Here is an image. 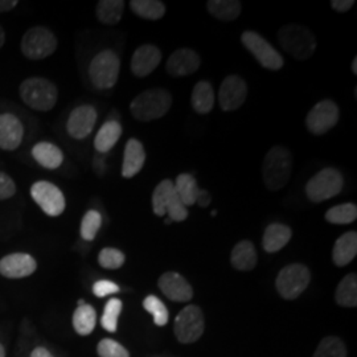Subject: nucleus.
<instances>
[{"instance_id":"obj_17","label":"nucleus","mask_w":357,"mask_h":357,"mask_svg":"<svg viewBox=\"0 0 357 357\" xmlns=\"http://www.w3.org/2000/svg\"><path fill=\"white\" fill-rule=\"evenodd\" d=\"M36 268V259L26 253H13L0 259V275L10 280L26 278L32 275Z\"/></svg>"},{"instance_id":"obj_41","label":"nucleus","mask_w":357,"mask_h":357,"mask_svg":"<svg viewBox=\"0 0 357 357\" xmlns=\"http://www.w3.org/2000/svg\"><path fill=\"white\" fill-rule=\"evenodd\" d=\"M17 191L16 183L10 175L0 171V202L10 200Z\"/></svg>"},{"instance_id":"obj_43","label":"nucleus","mask_w":357,"mask_h":357,"mask_svg":"<svg viewBox=\"0 0 357 357\" xmlns=\"http://www.w3.org/2000/svg\"><path fill=\"white\" fill-rule=\"evenodd\" d=\"M93 169L100 176H102L103 174L106 172L107 166H106V158H105L103 153H98L97 156H94V159H93Z\"/></svg>"},{"instance_id":"obj_19","label":"nucleus","mask_w":357,"mask_h":357,"mask_svg":"<svg viewBox=\"0 0 357 357\" xmlns=\"http://www.w3.org/2000/svg\"><path fill=\"white\" fill-rule=\"evenodd\" d=\"M200 64L202 59L196 52L192 51L190 48H180L169 56L166 64V70L169 76H190L192 73L197 72Z\"/></svg>"},{"instance_id":"obj_35","label":"nucleus","mask_w":357,"mask_h":357,"mask_svg":"<svg viewBox=\"0 0 357 357\" xmlns=\"http://www.w3.org/2000/svg\"><path fill=\"white\" fill-rule=\"evenodd\" d=\"M101 225H102L101 213L96 209H90L84 215L81 221V229H79L81 237L85 241H93L101 229Z\"/></svg>"},{"instance_id":"obj_12","label":"nucleus","mask_w":357,"mask_h":357,"mask_svg":"<svg viewBox=\"0 0 357 357\" xmlns=\"http://www.w3.org/2000/svg\"><path fill=\"white\" fill-rule=\"evenodd\" d=\"M243 47L250 52L257 61L270 70H280L284 61L281 53L273 48L265 38L253 31H245L241 36Z\"/></svg>"},{"instance_id":"obj_18","label":"nucleus","mask_w":357,"mask_h":357,"mask_svg":"<svg viewBox=\"0 0 357 357\" xmlns=\"http://www.w3.org/2000/svg\"><path fill=\"white\" fill-rule=\"evenodd\" d=\"M158 286H159L160 291L172 302L183 303V302H190L193 298L191 284L184 277H181L178 273H175V271L165 273L159 278Z\"/></svg>"},{"instance_id":"obj_22","label":"nucleus","mask_w":357,"mask_h":357,"mask_svg":"<svg viewBox=\"0 0 357 357\" xmlns=\"http://www.w3.org/2000/svg\"><path fill=\"white\" fill-rule=\"evenodd\" d=\"M146 162L144 147L138 139L131 138L126 143L125 153H123V166H122V176L125 178H134L142 171Z\"/></svg>"},{"instance_id":"obj_16","label":"nucleus","mask_w":357,"mask_h":357,"mask_svg":"<svg viewBox=\"0 0 357 357\" xmlns=\"http://www.w3.org/2000/svg\"><path fill=\"white\" fill-rule=\"evenodd\" d=\"M24 139V125L13 113L0 114V150L16 151Z\"/></svg>"},{"instance_id":"obj_45","label":"nucleus","mask_w":357,"mask_h":357,"mask_svg":"<svg viewBox=\"0 0 357 357\" xmlns=\"http://www.w3.org/2000/svg\"><path fill=\"white\" fill-rule=\"evenodd\" d=\"M211 202H212V197H211L209 192L205 191V190H200L196 203L200 205L202 208H206L208 205L211 204Z\"/></svg>"},{"instance_id":"obj_49","label":"nucleus","mask_w":357,"mask_h":357,"mask_svg":"<svg viewBox=\"0 0 357 357\" xmlns=\"http://www.w3.org/2000/svg\"><path fill=\"white\" fill-rule=\"evenodd\" d=\"M352 72H354V75H357V57H355L352 61Z\"/></svg>"},{"instance_id":"obj_24","label":"nucleus","mask_w":357,"mask_h":357,"mask_svg":"<svg viewBox=\"0 0 357 357\" xmlns=\"http://www.w3.org/2000/svg\"><path fill=\"white\" fill-rule=\"evenodd\" d=\"M122 135V126L118 121L110 119L105 122L101 128L98 130L94 138V149L98 153H107L119 141Z\"/></svg>"},{"instance_id":"obj_33","label":"nucleus","mask_w":357,"mask_h":357,"mask_svg":"<svg viewBox=\"0 0 357 357\" xmlns=\"http://www.w3.org/2000/svg\"><path fill=\"white\" fill-rule=\"evenodd\" d=\"M130 8L135 15L147 20H159L166 13L165 3L158 0H132L130 1Z\"/></svg>"},{"instance_id":"obj_20","label":"nucleus","mask_w":357,"mask_h":357,"mask_svg":"<svg viewBox=\"0 0 357 357\" xmlns=\"http://www.w3.org/2000/svg\"><path fill=\"white\" fill-rule=\"evenodd\" d=\"M162 61V52L151 44H144L134 52L131 59V72L134 76L147 77L151 75Z\"/></svg>"},{"instance_id":"obj_14","label":"nucleus","mask_w":357,"mask_h":357,"mask_svg":"<svg viewBox=\"0 0 357 357\" xmlns=\"http://www.w3.org/2000/svg\"><path fill=\"white\" fill-rule=\"evenodd\" d=\"M98 113L93 105H81L69 114L66 122V132L77 141L88 138L97 123Z\"/></svg>"},{"instance_id":"obj_37","label":"nucleus","mask_w":357,"mask_h":357,"mask_svg":"<svg viewBox=\"0 0 357 357\" xmlns=\"http://www.w3.org/2000/svg\"><path fill=\"white\" fill-rule=\"evenodd\" d=\"M143 307L147 312H150L153 315V323L158 326V327H165L168 319H169V315H168V310L165 306V303L155 295H149L144 301H143Z\"/></svg>"},{"instance_id":"obj_46","label":"nucleus","mask_w":357,"mask_h":357,"mask_svg":"<svg viewBox=\"0 0 357 357\" xmlns=\"http://www.w3.org/2000/svg\"><path fill=\"white\" fill-rule=\"evenodd\" d=\"M19 4L17 0H0V13H10Z\"/></svg>"},{"instance_id":"obj_31","label":"nucleus","mask_w":357,"mask_h":357,"mask_svg":"<svg viewBox=\"0 0 357 357\" xmlns=\"http://www.w3.org/2000/svg\"><path fill=\"white\" fill-rule=\"evenodd\" d=\"M97 323V314L93 307L84 303L78 306L73 314V327L78 335L88 336L96 328Z\"/></svg>"},{"instance_id":"obj_10","label":"nucleus","mask_w":357,"mask_h":357,"mask_svg":"<svg viewBox=\"0 0 357 357\" xmlns=\"http://www.w3.org/2000/svg\"><path fill=\"white\" fill-rule=\"evenodd\" d=\"M204 328V314L202 308L190 305L178 312L174 331L180 343L191 344L202 337Z\"/></svg>"},{"instance_id":"obj_4","label":"nucleus","mask_w":357,"mask_h":357,"mask_svg":"<svg viewBox=\"0 0 357 357\" xmlns=\"http://www.w3.org/2000/svg\"><path fill=\"white\" fill-rule=\"evenodd\" d=\"M278 41L283 51L299 61L310 59L317 50V38L314 33L306 26L299 24L282 26L278 31Z\"/></svg>"},{"instance_id":"obj_48","label":"nucleus","mask_w":357,"mask_h":357,"mask_svg":"<svg viewBox=\"0 0 357 357\" xmlns=\"http://www.w3.org/2000/svg\"><path fill=\"white\" fill-rule=\"evenodd\" d=\"M4 44H6V32L3 26H0V50L4 47Z\"/></svg>"},{"instance_id":"obj_44","label":"nucleus","mask_w":357,"mask_h":357,"mask_svg":"<svg viewBox=\"0 0 357 357\" xmlns=\"http://www.w3.org/2000/svg\"><path fill=\"white\" fill-rule=\"evenodd\" d=\"M355 6L354 0H332L331 7L337 13H347Z\"/></svg>"},{"instance_id":"obj_25","label":"nucleus","mask_w":357,"mask_h":357,"mask_svg":"<svg viewBox=\"0 0 357 357\" xmlns=\"http://www.w3.org/2000/svg\"><path fill=\"white\" fill-rule=\"evenodd\" d=\"M291 229L283 224H271L268 225L265 233L262 245L268 253H277L283 249L291 240Z\"/></svg>"},{"instance_id":"obj_8","label":"nucleus","mask_w":357,"mask_h":357,"mask_svg":"<svg viewBox=\"0 0 357 357\" xmlns=\"http://www.w3.org/2000/svg\"><path fill=\"white\" fill-rule=\"evenodd\" d=\"M344 185V178L339 169L324 168L308 180L307 197L312 203H321L337 196Z\"/></svg>"},{"instance_id":"obj_6","label":"nucleus","mask_w":357,"mask_h":357,"mask_svg":"<svg viewBox=\"0 0 357 357\" xmlns=\"http://www.w3.org/2000/svg\"><path fill=\"white\" fill-rule=\"evenodd\" d=\"M57 38L50 28L31 26L22 38L20 51L28 60L38 61L52 56L57 50Z\"/></svg>"},{"instance_id":"obj_26","label":"nucleus","mask_w":357,"mask_h":357,"mask_svg":"<svg viewBox=\"0 0 357 357\" xmlns=\"http://www.w3.org/2000/svg\"><path fill=\"white\" fill-rule=\"evenodd\" d=\"M230 262L233 268L240 271L253 270L257 265V253L253 243L249 240H243L237 243L231 250Z\"/></svg>"},{"instance_id":"obj_3","label":"nucleus","mask_w":357,"mask_h":357,"mask_svg":"<svg viewBox=\"0 0 357 357\" xmlns=\"http://www.w3.org/2000/svg\"><path fill=\"white\" fill-rule=\"evenodd\" d=\"M293 156L282 146H274L265 156L262 166L264 183L268 191H280L290 180Z\"/></svg>"},{"instance_id":"obj_28","label":"nucleus","mask_w":357,"mask_h":357,"mask_svg":"<svg viewBox=\"0 0 357 357\" xmlns=\"http://www.w3.org/2000/svg\"><path fill=\"white\" fill-rule=\"evenodd\" d=\"M125 11V1L122 0H101L97 3L96 16L106 26H115L121 22Z\"/></svg>"},{"instance_id":"obj_5","label":"nucleus","mask_w":357,"mask_h":357,"mask_svg":"<svg viewBox=\"0 0 357 357\" xmlns=\"http://www.w3.org/2000/svg\"><path fill=\"white\" fill-rule=\"evenodd\" d=\"M153 209L156 216L165 217L174 222L185 221L188 217V209L180 200L178 193L175 191V185L172 180H162L153 193Z\"/></svg>"},{"instance_id":"obj_34","label":"nucleus","mask_w":357,"mask_h":357,"mask_svg":"<svg viewBox=\"0 0 357 357\" xmlns=\"http://www.w3.org/2000/svg\"><path fill=\"white\" fill-rule=\"evenodd\" d=\"M356 218L357 206L352 203L336 205L331 209H328L326 213V220L331 224H337V225L352 224L354 221H356Z\"/></svg>"},{"instance_id":"obj_27","label":"nucleus","mask_w":357,"mask_h":357,"mask_svg":"<svg viewBox=\"0 0 357 357\" xmlns=\"http://www.w3.org/2000/svg\"><path fill=\"white\" fill-rule=\"evenodd\" d=\"M192 107L199 114H209L215 106V90L208 81H200L192 91Z\"/></svg>"},{"instance_id":"obj_23","label":"nucleus","mask_w":357,"mask_h":357,"mask_svg":"<svg viewBox=\"0 0 357 357\" xmlns=\"http://www.w3.org/2000/svg\"><path fill=\"white\" fill-rule=\"evenodd\" d=\"M357 255V233L348 231L337 238L332 250V259L336 266H347Z\"/></svg>"},{"instance_id":"obj_1","label":"nucleus","mask_w":357,"mask_h":357,"mask_svg":"<svg viewBox=\"0 0 357 357\" xmlns=\"http://www.w3.org/2000/svg\"><path fill=\"white\" fill-rule=\"evenodd\" d=\"M19 96L29 109L48 113L57 103L59 89L48 78L28 77L19 86Z\"/></svg>"},{"instance_id":"obj_11","label":"nucleus","mask_w":357,"mask_h":357,"mask_svg":"<svg viewBox=\"0 0 357 357\" xmlns=\"http://www.w3.org/2000/svg\"><path fill=\"white\" fill-rule=\"evenodd\" d=\"M310 281L311 274L308 268L301 264H293L282 268L277 277L275 286L282 298L291 301L306 290Z\"/></svg>"},{"instance_id":"obj_9","label":"nucleus","mask_w":357,"mask_h":357,"mask_svg":"<svg viewBox=\"0 0 357 357\" xmlns=\"http://www.w3.org/2000/svg\"><path fill=\"white\" fill-rule=\"evenodd\" d=\"M29 195L47 216L59 217L64 213L66 208L64 193L51 181L38 180L33 183L29 188Z\"/></svg>"},{"instance_id":"obj_21","label":"nucleus","mask_w":357,"mask_h":357,"mask_svg":"<svg viewBox=\"0 0 357 357\" xmlns=\"http://www.w3.org/2000/svg\"><path fill=\"white\" fill-rule=\"evenodd\" d=\"M31 155L38 166L47 169H57L64 163V153L51 142H38L32 147Z\"/></svg>"},{"instance_id":"obj_2","label":"nucleus","mask_w":357,"mask_h":357,"mask_svg":"<svg viewBox=\"0 0 357 357\" xmlns=\"http://www.w3.org/2000/svg\"><path fill=\"white\" fill-rule=\"evenodd\" d=\"M172 106V96L166 89L144 90L130 103V112L137 121L151 122L159 119L169 112Z\"/></svg>"},{"instance_id":"obj_51","label":"nucleus","mask_w":357,"mask_h":357,"mask_svg":"<svg viewBox=\"0 0 357 357\" xmlns=\"http://www.w3.org/2000/svg\"><path fill=\"white\" fill-rule=\"evenodd\" d=\"M165 222H166V224H171V222H172V221H171V220H169V218H168V217H167L166 220H165Z\"/></svg>"},{"instance_id":"obj_7","label":"nucleus","mask_w":357,"mask_h":357,"mask_svg":"<svg viewBox=\"0 0 357 357\" xmlns=\"http://www.w3.org/2000/svg\"><path fill=\"white\" fill-rule=\"evenodd\" d=\"M121 60L112 50H105L94 56L89 65L91 84L100 90L112 89L118 81Z\"/></svg>"},{"instance_id":"obj_32","label":"nucleus","mask_w":357,"mask_h":357,"mask_svg":"<svg viewBox=\"0 0 357 357\" xmlns=\"http://www.w3.org/2000/svg\"><path fill=\"white\" fill-rule=\"evenodd\" d=\"M336 303L342 307L357 306V277L356 274L345 275L339 283L335 293Z\"/></svg>"},{"instance_id":"obj_52","label":"nucleus","mask_w":357,"mask_h":357,"mask_svg":"<svg viewBox=\"0 0 357 357\" xmlns=\"http://www.w3.org/2000/svg\"><path fill=\"white\" fill-rule=\"evenodd\" d=\"M211 215H212V216H216L217 211H212V212H211Z\"/></svg>"},{"instance_id":"obj_47","label":"nucleus","mask_w":357,"mask_h":357,"mask_svg":"<svg viewBox=\"0 0 357 357\" xmlns=\"http://www.w3.org/2000/svg\"><path fill=\"white\" fill-rule=\"evenodd\" d=\"M31 357H53V355H52L51 352H50L47 348L38 347V348H35V349L32 351Z\"/></svg>"},{"instance_id":"obj_38","label":"nucleus","mask_w":357,"mask_h":357,"mask_svg":"<svg viewBox=\"0 0 357 357\" xmlns=\"http://www.w3.org/2000/svg\"><path fill=\"white\" fill-rule=\"evenodd\" d=\"M122 311V302L116 298L110 299L103 310L101 324L106 331L115 332L118 328V318Z\"/></svg>"},{"instance_id":"obj_50","label":"nucleus","mask_w":357,"mask_h":357,"mask_svg":"<svg viewBox=\"0 0 357 357\" xmlns=\"http://www.w3.org/2000/svg\"><path fill=\"white\" fill-rule=\"evenodd\" d=\"M0 357H6V349L1 344H0Z\"/></svg>"},{"instance_id":"obj_42","label":"nucleus","mask_w":357,"mask_h":357,"mask_svg":"<svg viewBox=\"0 0 357 357\" xmlns=\"http://www.w3.org/2000/svg\"><path fill=\"white\" fill-rule=\"evenodd\" d=\"M116 293H119V286L115 282L109 281V280L97 281L93 286V294L98 298H105L107 295Z\"/></svg>"},{"instance_id":"obj_13","label":"nucleus","mask_w":357,"mask_h":357,"mask_svg":"<svg viewBox=\"0 0 357 357\" xmlns=\"http://www.w3.org/2000/svg\"><path fill=\"white\" fill-rule=\"evenodd\" d=\"M339 106L331 100H323L317 103L307 114L306 126L310 132L323 135L339 122Z\"/></svg>"},{"instance_id":"obj_15","label":"nucleus","mask_w":357,"mask_h":357,"mask_svg":"<svg viewBox=\"0 0 357 357\" xmlns=\"http://www.w3.org/2000/svg\"><path fill=\"white\" fill-rule=\"evenodd\" d=\"M246 97L248 85L241 77H227L218 90V103L224 112H233L241 107Z\"/></svg>"},{"instance_id":"obj_29","label":"nucleus","mask_w":357,"mask_h":357,"mask_svg":"<svg viewBox=\"0 0 357 357\" xmlns=\"http://www.w3.org/2000/svg\"><path fill=\"white\" fill-rule=\"evenodd\" d=\"M206 7L212 16L222 22L236 20L243 11V4L238 0H209Z\"/></svg>"},{"instance_id":"obj_39","label":"nucleus","mask_w":357,"mask_h":357,"mask_svg":"<svg viewBox=\"0 0 357 357\" xmlns=\"http://www.w3.org/2000/svg\"><path fill=\"white\" fill-rule=\"evenodd\" d=\"M125 261H126L125 255L115 248H105L98 255V264L107 270L122 268Z\"/></svg>"},{"instance_id":"obj_36","label":"nucleus","mask_w":357,"mask_h":357,"mask_svg":"<svg viewBox=\"0 0 357 357\" xmlns=\"http://www.w3.org/2000/svg\"><path fill=\"white\" fill-rule=\"evenodd\" d=\"M314 357H347L344 343L336 336H327L320 342Z\"/></svg>"},{"instance_id":"obj_40","label":"nucleus","mask_w":357,"mask_h":357,"mask_svg":"<svg viewBox=\"0 0 357 357\" xmlns=\"http://www.w3.org/2000/svg\"><path fill=\"white\" fill-rule=\"evenodd\" d=\"M100 357H130L128 349L113 339H103L97 347Z\"/></svg>"},{"instance_id":"obj_30","label":"nucleus","mask_w":357,"mask_h":357,"mask_svg":"<svg viewBox=\"0 0 357 357\" xmlns=\"http://www.w3.org/2000/svg\"><path fill=\"white\" fill-rule=\"evenodd\" d=\"M174 185H175V191L178 193L180 200L183 202V204L185 206L196 204L200 188L197 185L196 178H193V175H191V174H180L175 180Z\"/></svg>"}]
</instances>
